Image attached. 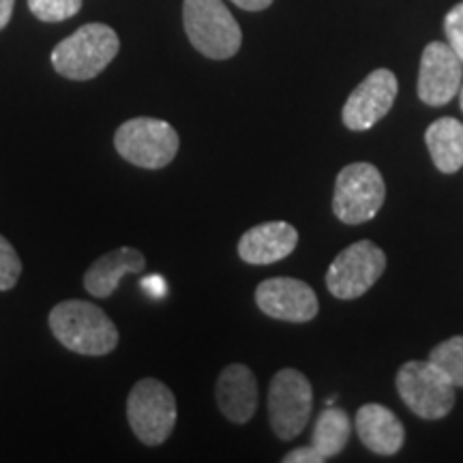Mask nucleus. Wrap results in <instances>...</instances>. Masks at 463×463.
<instances>
[{"instance_id": "20e7f679", "label": "nucleus", "mask_w": 463, "mask_h": 463, "mask_svg": "<svg viewBox=\"0 0 463 463\" xmlns=\"http://www.w3.org/2000/svg\"><path fill=\"white\" fill-rule=\"evenodd\" d=\"M114 146L129 164L144 170H161L178 155L181 137L165 120L137 116L116 129Z\"/></svg>"}, {"instance_id": "412c9836", "label": "nucleus", "mask_w": 463, "mask_h": 463, "mask_svg": "<svg viewBox=\"0 0 463 463\" xmlns=\"http://www.w3.org/2000/svg\"><path fill=\"white\" fill-rule=\"evenodd\" d=\"M22 275V260L15 247L0 234V292L11 289Z\"/></svg>"}, {"instance_id": "6e6552de", "label": "nucleus", "mask_w": 463, "mask_h": 463, "mask_svg": "<svg viewBox=\"0 0 463 463\" xmlns=\"http://www.w3.org/2000/svg\"><path fill=\"white\" fill-rule=\"evenodd\" d=\"M314 391L298 369H281L270 380L269 420L279 439H294L309 422Z\"/></svg>"}, {"instance_id": "f257e3e1", "label": "nucleus", "mask_w": 463, "mask_h": 463, "mask_svg": "<svg viewBox=\"0 0 463 463\" xmlns=\"http://www.w3.org/2000/svg\"><path fill=\"white\" fill-rule=\"evenodd\" d=\"M48 324L67 350L84 356H106L118 345V328L101 307L69 298L50 311Z\"/></svg>"}, {"instance_id": "9d476101", "label": "nucleus", "mask_w": 463, "mask_h": 463, "mask_svg": "<svg viewBox=\"0 0 463 463\" xmlns=\"http://www.w3.org/2000/svg\"><path fill=\"white\" fill-rule=\"evenodd\" d=\"M397 78L389 69H375L347 97L344 112V125L350 131H369L378 125L397 99Z\"/></svg>"}, {"instance_id": "7ed1b4c3", "label": "nucleus", "mask_w": 463, "mask_h": 463, "mask_svg": "<svg viewBox=\"0 0 463 463\" xmlns=\"http://www.w3.org/2000/svg\"><path fill=\"white\" fill-rule=\"evenodd\" d=\"M183 24L191 45L213 61H225L241 50L242 31L222 0H184Z\"/></svg>"}, {"instance_id": "a211bd4d", "label": "nucleus", "mask_w": 463, "mask_h": 463, "mask_svg": "<svg viewBox=\"0 0 463 463\" xmlns=\"http://www.w3.org/2000/svg\"><path fill=\"white\" fill-rule=\"evenodd\" d=\"M352 433V422L347 419L344 410L333 408L328 405L324 412L317 416L316 427H314V447L317 453L322 455V459H331V457L339 455L341 450L345 449L347 439H350Z\"/></svg>"}, {"instance_id": "4be33fe9", "label": "nucleus", "mask_w": 463, "mask_h": 463, "mask_svg": "<svg viewBox=\"0 0 463 463\" xmlns=\"http://www.w3.org/2000/svg\"><path fill=\"white\" fill-rule=\"evenodd\" d=\"M444 33H447V42L457 56H459L463 65V3L455 5L444 17Z\"/></svg>"}, {"instance_id": "393cba45", "label": "nucleus", "mask_w": 463, "mask_h": 463, "mask_svg": "<svg viewBox=\"0 0 463 463\" xmlns=\"http://www.w3.org/2000/svg\"><path fill=\"white\" fill-rule=\"evenodd\" d=\"M142 286L148 289V292H153L155 297H164L165 294V286H164V279L161 277H146V279L142 281Z\"/></svg>"}, {"instance_id": "f8f14e48", "label": "nucleus", "mask_w": 463, "mask_h": 463, "mask_svg": "<svg viewBox=\"0 0 463 463\" xmlns=\"http://www.w3.org/2000/svg\"><path fill=\"white\" fill-rule=\"evenodd\" d=\"M463 65L449 43L431 42L422 50L419 69V97L427 106H447L459 95Z\"/></svg>"}, {"instance_id": "f03ea898", "label": "nucleus", "mask_w": 463, "mask_h": 463, "mask_svg": "<svg viewBox=\"0 0 463 463\" xmlns=\"http://www.w3.org/2000/svg\"><path fill=\"white\" fill-rule=\"evenodd\" d=\"M120 39L108 24H84L52 50V65L62 78L86 82L106 71L118 56Z\"/></svg>"}, {"instance_id": "9b49d317", "label": "nucleus", "mask_w": 463, "mask_h": 463, "mask_svg": "<svg viewBox=\"0 0 463 463\" xmlns=\"http://www.w3.org/2000/svg\"><path fill=\"white\" fill-rule=\"evenodd\" d=\"M256 303L269 317L294 324L314 320L320 311L314 288L292 277H273L260 283Z\"/></svg>"}, {"instance_id": "f3484780", "label": "nucleus", "mask_w": 463, "mask_h": 463, "mask_svg": "<svg viewBox=\"0 0 463 463\" xmlns=\"http://www.w3.org/2000/svg\"><path fill=\"white\" fill-rule=\"evenodd\" d=\"M425 142L439 172L455 174L463 167V125L457 118H438L425 131Z\"/></svg>"}, {"instance_id": "dca6fc26", "label": "nucleus", "mask_w": 463, "mask_h": 463, "mask_svg": "<svg viewBox=\"0 0 463 463\" xmlns=\"http://www.w3.org/2000/svg\"><path fill=\"white\" fill-rule=\"evenodd\" d=\"M146 260L142 251L133 247H120L95 260L84 275V288L90 297L108 298L112 297L114 289L118 288L120 279L127 273H142Z\"/></svg>"}, {"instance_id": "aec40b11", "label": "nucleus", "mask_w": 463, "mask_h": 463, "mask_svg": "<svg viewBox=\"0 0 463 463\" xmlns=\"http://www.w3.org/2000/svg\"><path fill=\"white\" fill-rule=\"evenodd\" d=\"M33 15L42 22H65L78 15L82 0H28Z\"/></svg>"}, {"instance_id": "4468645a", "label": "nucleus", "mask_w": 463, "mask_h": 463, "mask_svg": "<svg viewBox=\"0 0 463 463\" xmlns=\"http://www.w3.org/2000/svg\"><path fill=\"white\" fill-rule=\"evenodd\" d=\"M298 245V232L286 222H266L247 230L239 241L242 262L253 266L275 264L288 258Z\"/></svg>"}, {"instance_id": "5701e85b", "label": "nucleus", "mask_w": 463, "mask_h": 463, "mask_svg": "<svg viewBox=\"0 0 463 463\" xmlns=\"http://www.w3.org/2000/svg\"><path fill=\"white\" fill-rule=\"evenodd\" d=\"M322 455L314 447H300L294 449L292 453L283 457V463H322Z\"/></svg>"}, {"instance_id": "bb28decb", "label": "nucleus", "mask_w": 463, "mask_h": 463, "mask_svg": "<svg viewBox=\"0 0 463 463\" xmlns=\"http://www.w3.org/2000/svg\"><path fill=\"white\" fill-rule=\"evenodd\" d=\"M459 103H461V109H463V86L459 89Z\"/></svg>"}, {"instance_id": "b1692460", "label": "nucleus", "mask_w": 463, "mask_h": 463, "mask_svg": "<svg viewBox=\"0 0 463 463\" xmlns=\"http://www.w3.org/2000/svg\"><path fill=\"white\" fill-rule=\"evenodd\" d=\"M234 5H239L245 11H264L273 5V0H232Z\"/></svg>"}, {"instance_id": "39448f33", "label": "nucleus", "mask_w": 463, "mask_h": 463, "mask_svg": "<svg viewBox=\"0 0 463 463\" xmlns=\"http://www.w3.org/2000/svg\"><path fill=\"white\" fill-rule=\"evenodd\" d=\"M176 414V397L161 380H140L127 399V420L146 447H159L172 436Z\"/></svg>"}, {"instance_id": "ddd939ff", "label": "nucleus", "mask_w": 463, "mask_h": 463, "mask_svg": "<svg viewBox=\"0 0 463 463\" xmlns=\"http://www.w3.org/2000/svg\"><path fill=\"white\" fill-rule=\"evenodd\" d=\"M215 397L225 419L236 425H245L258 410L256 375L247 364H228L217 380Z\"/></svg>"}, {"instance_id": "423d86ee", "label": "nucleus", "mask_w": 463, "mask_h": 463, "mask_svg": "<svg viewBox=\"0 0 463 463\" xmlns=\"http://www.w3.org/2000/svg\"><path fill=\"white\" fill-rule=\"evenodd\" d=\"M386 198V184L378 167L367 161L345 165L337 174L333 213L339 222L361 225L378 215Z\"/></svg>"}, {"instance_id": "6ab92c4d", "label": "nucleus", "mask_w": 463, "mask_h": 463, "mask_svg": "<svg viewBox=\"0 0 463 463\" xmlns=\"http://www.w3.org/2000/svg\"><path fill=\"white\" fill-rule=\"evenodd\" d=\"M430 361L447 373L455 389L463 386V335H457V337H450L433 347Z\"/></svg>"}, {"instance_id": "2eb2a0df", "label": "nucleus", "mask_w": 463, "mask_h": 463, "mask_svg": "<svg viewBox=\"0 0 463 463\" xmlns=\"http://www.w3.org/2000/svg\"><path fill=\"white\" fill-rule=\"evenodd\" d=\"M361 442L375 455H395L405 442V430L395 412L380 403H367L356 412Z\"/></svg>"}, {"instance_id": "a878e982", "label": "nucleus", "mask_w": 463, "mask_h": 463, "mask_svg": "<svg viewBox=\"0 0 463 463\" xmlns=\"http://www.w3.org/2000/svg\"><path fill=\"white\" fill-rule=\"evenodd\" d=\"M14 5L15 0H0V31L11 22V15H14Z\"/></svg>"}, {"instance_id": "0eeeda50", "label": "nucleus", "mask_w": 463, "mask_h": 463, "mask_svg": "<svg viewBox=\"0 0 463 463\" xmlns=\"http://www.w3.org/2000/svg\"><path fill=\"white\" fill-rule=\"evenodd\" d=\"M397 392L416 416L444 419L455 405V384L431 361H410L397 373Z\"/></svg>"}, {"instance_id": "1a4fd4ad", "label": "nucleus", "mask_w": 463, "mask_h": 463, "mask_svg": "<svg viewBox=\"0 0 463 463\" xmlns=\"http://www.w3.org/2000/svg\"><path fill=\"white\" fill-rule=\"evenodd\" d=\"M384 269V251L372 241H358L333 260L326 273V286L335 298L354 300L378 283Z\"/></svg>"}]
</instances>
